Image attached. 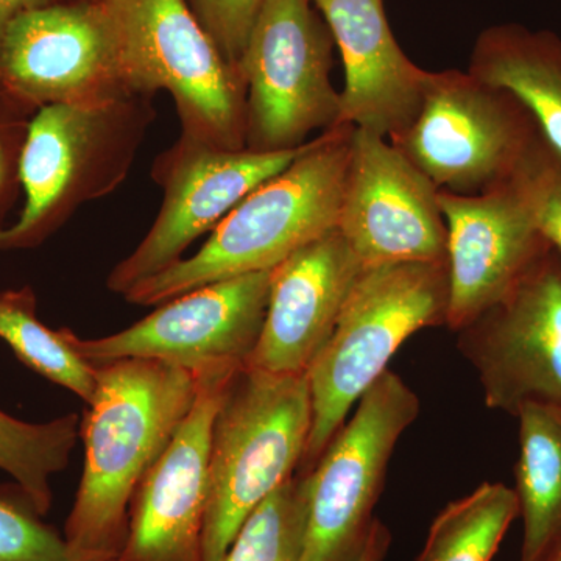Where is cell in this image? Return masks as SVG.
<instances>
[{"instance_id":"cb8c5ba5","label":"cell","mask_w":561,"mask_h":561,"mask_svg":"<svg viewBox=\"0 0 561 561\" xmlns=\"http://www.w3.org/2000/svg\"><path fill=\"white\" fill-rule=\"evenodd\" d=\"M308 476L290 479L250 513L224 561H305Z\"/></svg>"},{"instance_id":"f1b7e54d","label":"cell","mask_w":561,"mask_h":561,"mask_svg":"<svg viewBox=\"0 0 561 561\" xmlns=\"http://www.w3.org/2000/svg\"><path fill=\"white\" fill-rule=\"evenodd\" d=\"M5 131L0 128V198L5 192L7 184H9L11 173H20V160L22 146H14L13 142L5 139ZM2 231V230H0Z\"/></svg>"},{"instance_id":"52a82bcc","label":"cell","mask_w":561,"mask_h":561,"mask_svg":"<svg viewBox=\"0 0 561 561\" xmlns=\"http://www.w3.org/2000/svg\"><path fill=\"white\" fill-rule=\"evenodd\" d=\"M389 140L438 191L478 195L515 179L546 138L512 92L449 69L431 72L419 116Z\"/></svg>"},{"instance_id":"e0dca14e","label":"cell","mask_w":561,"mask_h":561,"mask_svg":"<svg viewBox=\"0 0 561 561\" xmlns=\"http://www.w3.org/2000/svg\"><path fill=\"white\" fill-rule=\"evenodd\" d=\"M364 271L337 228L276 265L264 328L247 367L306 375Z\"/></svg>"},{"instance_id":"ac0fdd59","label":"cell","mask_w":561,"mask_h":561,"mask_svg":"<svg viewBox=\"0 0 561 561\" xmlns=\"http://www.w3.org/2000/svg\"><path fill=\"white\" fill-rule=\"evenodd\" d=\"M341 50V125L390 139L419 116L430 70L394 39L382 0H312Z\"/></svg>"},{"instance_id":"836d02e7","label":"cell","mask_w":561,"mask_h":561,"mask_svg":"<svg viewBox=\"0 0 561 561\" xmlns=\"http://www.w3.org/2000/svg\"><path fill=\"white\" fill-rule=\"evenodd\" d=\"M111 561H116V560H111Z\"/></svg>"},{"instance_id":"4316f807","label":"cell","mask_w":561,"mask_h":561,"mask_svg":"<svg viewBox=\"0 0 561 561\" xmlns=\"http://www.w3.org/2000/svg\"><path fill=\"white\" fill-rule=\"evenodd\" d=\"M529 176L538 230L561 253V153L549 140L531 160Z\"/></svg>"},{"instance_id":"d6986e66","label":"cell","mask_w":561,"mask_h":561,"mask_svg":"<svg viewBox=\"0 0 561 561\" xmlns=\"http://www.w3.org/2000/svg\"><path fill=\"white\" fill-rule=\"evenodd\" d=\"M468 72L512 92L561 153L560 36L518 24L494 25L476 39Z\"/></svg>"},{"instance_id":"1f68e13d","label":"cell","mask_w":561,"mask_h":561,"mask_svg":"<svg viewBox=\"0 0 561 561\" xmlns=\"http://www.w3.org/2000/svg\"><path fill=\"white\" fill-rule=\"evenodd\" d=\"M3 302H5V294L0 295V309H2Z\"/></svg>"},{"instance_id":"d6a6232c","label":"cell","mask_w":561,"mask_h":561,"mask_svg":"<svg viewBox=\"0 0 561 561\" xmlns=\"http://www.w3.org/2000/svg\"><path fill=\"white\" fill-rule=\"evenodd\" d=\"M103 2H110V0H103Z\"/></svg>"},{"instance_id":"3957f363","label":"cell","mask_w":561,"mask_h":561,"mask_svg":"<svg viewBox=\"0 0 561 561\" xmlns=\"http://www.w3.org/2000/svg\"><path fill=\"white\" fill-rule=\"evenodd\" d=\"M448 262L365 268L330 341L309 367L312 426L300 470L309 472L360 398L389 370L402 343L448 320Z\"/></svg>"},{"instance_id":"ffe728a7","label":"cell","mask_w":561,"mask_h":561,"mask_svg":"<svg viewBox=\"0 0 561 561\" xmlns=\"http://www.w3.org/2000/svg\"><path fill=\"white\" fill-rule=\"evenodd\" d=\"M515 493L523 518L519 561H549L561 546V411L530 404L519 411Z\"/></svg>"},{"instance_id":"484cf974","label":"cell","mask_w":561,"mask_h":561,"mask_svg":"<svg viewBox=\"0 0 561 561\" xmlns=\"http://www.w3.org/2000/svg\"><path fill=\"white\" fill-rule=\"evenodd\" d=\"M265 2L267 0H187L192 13L217 44L225 60L236 69Z\"/></svg>"},{"instance_id":"f546056e","label":"cell","mask_w":561,"mask_h":561,"mask_svg":"<svg viewBox=\"0 0 561 561\" xmlns=\"http://www.w3.org/2000/svg\"><path fill=\"white\" fill-rule=\"evenodd\" d=\"M55 2H61V0H0V36H2L9 22L18 14Z\"/></svg>"},{"instance_id":"8992f818","label":"cell","mask_w":561,"mask_h":561,"mask_svg":"<svg viewBox=\"0 0 561 561\" xmlns=\"http://www.w3.org/2000/svg\"><path fill=\"white\" fill-rule=\"evenodd\" d=\"M133 94H171L183 138L245 149L247 88L187 0H110Z\"/></svg>"},{"instance_id":"83f0119b","label":"cell","mask_w":561,"mask_h":561,"mask_svg":"<svg viewBox=\"0 0 561 561\" xmlns=\"http://www.w3.org/2000/svg\"><path fill=\"white\" fill-rule=\"evenodd\" d=\"M391 545L389 527L379 519L373 524L370 537L365 542L364 551L356 561H386Z\"/></svg>"},{"instance_id":"5bb4252c","label":"cell","mask_w":561,"mask_h":561,"mask_svg":"<svg viewBox=\"0 0 561 561\" xmlns=\"http://www.w3.org/2000/svg\"><path fill=\"white\" fill-rule=\"evenodd\" d=\"M337 230L365 268L448 262L438 190L390 140L353 128Z\"/></svg>"},{"instance_id":"4dcf8cb0","label":"cell","mask_w":561,"mask_h":561,"mask_svg":"<svg viewBox=\"0 0 561 561\" xmlns=\"http://www.w3.org/2000/svg\"><path fill=\"white\" fill-rule=\"evenodd\" d=\"M549 561H561V546L559 549H557L556 553H553Z\"/></svg>"},{"instance_id":"9a60e30c","label":"cell","mask_w":561,"mask_h":561,"mask_svg":"<svg viewBox=\"0 0 561 561\" xmlns=\"http://www.w3.org/2000/svg\"><path fill=\"white\" fill-rule=\"evenodd\" d=\"M534 157L515 179L483 194L438 191L448 228L446 327L454 332L500 301L530 262L551 245L535 221L529 176Z\"/></svg>"},{"instance_id":"d4e9b609","label":"cell","mask_w":561,"mask_h":561,"mask_svg":"<svg viewBox=\"0 0 561 561\" xmlns=\"http://www.w3.org/2000/svg\"><path fill=\"white\" fill-rule=\"evenodd\" d=\"M32 507L0 496V561H80Z\"/></svg>"},{"instance_id":"6da1fadb","label":"cell","mask_w":561,"mask_h":561,"mask_svg":"<svg viewBox=\"0 0 561 561\" xmlns=\"http://www.w3.org/2000/svg\"><path fill=\"white\" fill-rule=\"evenodd\" d=\"M98 393L80 423L83 474L65 527L80 561L117 560L130 505L198 393L194 373L151 359L94 365Z\"/></svg>"},{"instance_id":"8fae6325","label":"cell","mask_w":561,"mask_h":561,"mask_svg":"<svg viewBox=\"0 0 561 561\" xmlns=\"http://www.w3.org/2000/svg\"><path fill=\"white\" fill-rule=\"evenodd\" d=\"M272 271L247 273L198 287L162 302L127 330L99 339L65 331L72 348L92 365L121 359L165 362L197 378L238 370L260 342Z\"/></svg>"},{"instance_id":"7a4b0ae2","label":"cell","mask_w":561,"mask_h":561,"mask_svg":"<svg viewBox=\"0 0 561 561\" xmlns=\"http://www.w3.org/2000/svg\"><path fill=\"white\" fill-rule=\"evenodd\" d=\"M353 128L341 125L309 140L286 171L231 209L194 256L142 280L124 295L125 301L160 306L217 280L273 271L295 251L335 230Z\"/></svg>"},{"instance_id":"7402d4cb","label":"cell","mask_w":561,"mask_h":561,"mask_svg":"<svg viewBox=\"0 0 561 561\" xmlns=\"http://www.w3.org/2000/svg\"><path fill=\"white\" fill-rule=\"evenodd\" d=\"M80 437L79 415L32 424L0 411V470L9 472L38 515L51 507V478L68 467Z\"/></svg>"},{"instance_id":"7c38bea8","label":"cell","mask_w":561,"mask_h":561,"mask_svg":"<svg viewBox=\"0 0 561 561\" xmlns=\"http://www.w3.org/2000/svg\"><path fill=\"white\" fill-rule=\"evenodd\" d=\"M493 411H561V253L542 250L500 301L457 331Z\"/></svg>"},{"instance_id":"4fadbf2b","label":"cell","mask_w":561,"mask_h":561,"mask_svg":"<svg viewBox=\"0 0 561 561\" xmlns=\"http://www.w3.org/2000/svg\"><path fill=\"white\" fill-rule=\"evenodd\" d=\"M295 150H227L183 138L153 162L151 179L164 192L157 219L139 245L111 271L106 286L124 297L168 271L192 243L213 232L238 203L300 157Z\"/></svg>"},{"instance_id":"2e32d148","label":"cell","mask_w":561,"mask_h":561,"mask_svg":"<svg viewBox=\"0 0 561 561\" xmlns=\"http://www.w3.org/2000/svg\"><path fill=\"white\" fill-rule=\"evenodd\" d=\"M238 370L198 378L194 405L133 496L127 540L116 561H203L210 437Z\"/></svg>"},{"instance_id":"277c9868","label":"cell","mask_w":561,"mask_h":561,"mask_svg":"<svg viewBox=\"0 0 561 561\" xmlns=\"http://www.w3.org/2000/svg\"><path fill=\"white\" fill-rule=\"evenodd\" d=\"M311 426L308 376L232 375L210 437L203 561H224L250 513L300 470Z\"/></svg>"},{"instance_id":"603a6c76","label":"cell","mask_w":561,"mask_h":561,"mask_svg":"<svg viewBox=\"0 0 561 561\" xmlns=\"http://www.w3.org/2000/svg\"><path fill=\"white\" fill-rule=\"evenodd\" d=\"M0 339L25 365L76 393L88 404L98 393V368L72 348L65 331H51L35 317L28 290L5 294L0 309Z\"/></svg>"},{"instance_id":"44dd1931","label":"cell","mask_w":561,"mask_h":561,"mask_svg":"<svg viewBox=\"0 0 561 561\" xmlns=\"http://www.w3.org/2000/svg\"><path fill=\"white\" fill-rule=\"evenodd\" d=\"M518 516L515 490L483 482L435 516L416 561H491Z\"/></svg>"},{"instance_id":"9c48e42d","label":"cell","mask_w":561,"mask_h":561,"mask_svg":"<svg viewBox=\"0 0 561 561\" xmlns=\"http://www.w3.org/2000/svg\"><path fill=\"white\" fill-rule=\"evenodd\" d=\"M420 413L415 391L387 370L360 398L308 476L305 561H356L394 448Z\"/></svg>"},{"instance_id":"5b68a950","label":"cell","mask_w":561,"mask_h":561,"mask_svg":"<svg viewBox=\"0 0 561 561\" xmlns=\"http://www.w3.org/2000/svg\"><path fill=\"white\" fill-rule=\"evenodd\" d=\"M157 117L150 95L94 105H47L28 122L20 160L25 206L0 247L31 245L81 205L127 180Z\"/></svg>"},{"instance_id":"30bf717a","label":"cell","mask_w":561,"mask_h":561,"mask_svg":"<svg viewBox=\"0 0 561 561\" xmlns=\"http://www.w3.org/2000/svg\"><path fill=\"white\" fill-rule=\"evenodd\" d=\"M0 88L20 105H94L133 94L108 2H55L18 14L0 36Z\"/></svg>"},{"instance_id":"ba28073f","label":"cell","mask_w":561,"mask_h":561,"mask_svg":"<svg viewBox=\"0 0 561 561\" xmlns=\"http://www.w3.org/2000/svg\"><path fill=\"white\" fill-rule=\"evenodd\" d=\"M334 38L312 0H267L239 62L247 88L245 149L295 150L341 127L332 87Z\"/></svg>"}]
</instances>
